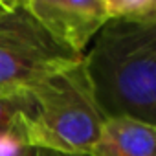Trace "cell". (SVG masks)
I'll use <instances>...</instances> for the list:
<instances>
[{
	"mask_svg": "<svg viewBox=\"0 0 156 156\" xmlns=\"http://www.w3.org/2000/svg\"><path fill=\"white\" fill-rule=\"evenodd\" d=\"M83 64L105 119L132 118L156 127V20H107Z\"/></svg>",
	"mask_w": 156,
	"mask_h": 156,
	"instance_id": "6da1fadb",
	"label": "cell"
},
{
	"mask_svg": "<svg viewBox=\"0 0 156 156\" xmlns=\"http://www.w3.org/2000/svg\"><path fill=\"white\" fill-rule=\"evenodd\" d=\"M30 98L26 140L31 147L68 156L92 154L105 116L96 103L83 59L35 85Z\"/></svg>",
	"mask_w": 156,
	"mask_h": 156,
	"instance_id": "7a4b0ae2",
	"label": "cell"
},
{
	"mask_svg": "<svg viewBox=\"0 0 156 156\" xmlns=\"http://www.w3.org/2000/svg\"><path fill=\"white\" fill-rule=\"evenodd\" d=\"M81 59L48 33L24 0H6L0 9V96L30 92Z\"/></svg>",
	"mask_w": 156,
	"mask_h": 156,
	"instance_id": "3957f363",
	"label": "cell"
},
{
	"mask_svg": "<svg viewBox=\"0 0 156 156\" xmlns=\"http://www.w3.org/2000/svg\"><path fill=\"white\" fill-rule=\"evenodd\" d=\"M33 17L62 46L85 55L87 46L108 20L105 0H24Z\"/></svg>",
	"mask_w": 156,
	"mask_h": 156,
	"instance_id": "277c9868",
	"label": "cell"
},
{
	"mask_svg": "<svg viewBox=\"0 0 156 156\" xmlns=\"http://www.w3.org/2000/svg\"><path fill=\"white\" fill-rule=\"evenodd\" d=\"M90 156H156V127L132 118H107Z\"/></svg>",
	"mask_w": 156,
	"mask_h": 156,
	"instance_id": "5b68a950",
	"label": "cell"
},
{
	"mask_svg": "<svg viewBox=\"0 0 156 156\" xmlns=\"http://www.w3.org/2000/svg\"><path fill=\"white\" fill-rule=\"evenodd\" d=\"M30 112H31L30 92L0 96V132H17L26 138V125L30 119Z\"/></svg>",
	"mask_w": 156,
	"mask_h": 156,
	"instance_id": "8992f818",
	"label": "cell"
},
{
	"mask_svg": "<svg viewBox=\"0 0 156 156\" xmlns=\"http://www.w3.org/2000/svg\"><path fill=\"white\" fill-rule=\"evenodd\" d=\"M105 11L108 20H125V22L156 20L154 0H105Z\"/></svg>",
	"mask_w": 156,
	"mask_h": 156,
	"instance_id": "52a82bcc",
	"label": "cell"
},
{
	"mask_svg": "<svg viewBox=\"0 0 156 156\" xmlns=\"http://www.w3.org/2000/svg\"><path fill=\"white\" fill-rule=\"evenodd\" d=\"M31 145L17 132H0V156H28Z\"/></svg>",
	"mask_w": 156,
	"mask_h": 156,
	"instance_id": "ba28073f",
	"label": "cell"
},
{
	"mask_svg": "<svg viewBox=\"0 0 156 156\" xmlns=\"http://www.w3.org/2000/svg\"><path fill=\"white\" fill-rule=\"evenodd\" d=\"M28 156H68V154H62V152H57V151H50V149H42V147H31Z\"/></svg>",
	"mask_w": 156,
	"mask_h": 156,
	"instance_id": "9c48e42d",
	"label": "cell"
},
{
	"mask_svg": "<svg viewBox=\"0 0 156 156\" xmlns=\"http://www.w3.org/2000/svg\"><path fill=\"white\" fill-rule=\"evenodd\" d=\"M4 4H6V0H0V9L4 8Z\"/></svg>",
	"mask_w": 156,
	"mask_h": 156,
	"instance_id": "30bf717a",
	"label": "cell"
}]
</instances>
